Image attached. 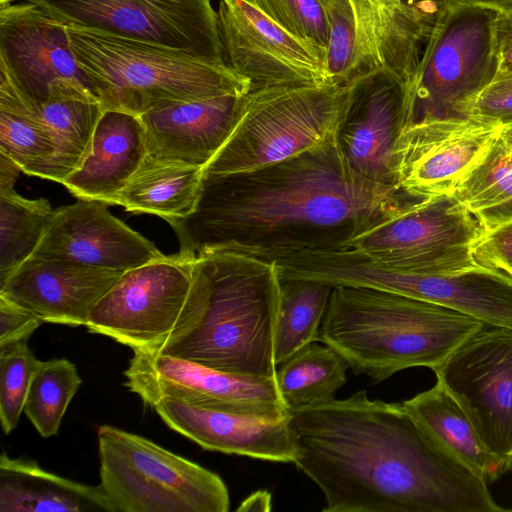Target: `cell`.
Here are the masks:
<instances>
[{
    "instance_id": "6da1fadb",
    "label": "cell",
    "mask_w": 512,
    "mask_h": 512,
    "mask_svg": "<svg viewBox=\"0 0 512 512\" xmlns=\"http://www.w3.org/2000/svg\"><path fill=\"white\" fill-rule=\"evenodd\" d=\"M337 134L252 172L204 174L193 212L168 222L179 252L195 257L229 250L271 260L300 250L343 249L357 234L419 201L356 173Z\"/></svg>"
},
{
    "instance_id": "7a4b0ae2",
    "label": "cell",
    "mask_w": 512,
    "mask_h": 512,
    "mask_svg": "<svg viewBox=\"0 0 512 512\" xmlns=\"http://www.w3.org/2000/svg\"><path fill=\"white\" fill-rule=\"evenodd\" d=\"M290 412L294 464L320 488L323 512L506 511L402 403L361 390Z\"/></svg>"
},
{
    "instance_id": "3957f363",
    "label": "cell",
    "mask_w": 512,
    "mask_h": 512,
    "mask_svg": "<svg viewBox=\"0 0 512 512\" xmlns=\"http://www.w3.org/2000/svg\"><path fill=\"white\" fill-rule=\"evenodd\" d=\"M281 279L276 263L214 250L193 259L197 318L156 352L234 374L275 377Z\"/></svg>"
},
{
    "instance_id": "277c9868",
    "label": "cell",
    "mask_w": 512,
    "mask_h": 512,
    "mask_svg": "<svg viewBox=\"0 0 512 512\" xmlns=\"http://www.w3.org/2000/svg\"><path fill=\"white\" fill-rule=\"evenodd\" d=\"M485 325L434 302L367 287H333L317 341L375 383L412 367L434 369Z\"/></svg>"
},
{
    "instance_id": "5b68a950",
    "label": "cell",
    "mask_w": 512,
    "mask_h": 512,
    "mask_svg": "<svg viewBox=\"0 0 512 512\" xmlns=\"http://www.w3.org/2000/svg\"><path fill=\"white\" fill-rule=\"evenodd\" d=\"M67 28L78 63L101 88L105 109L140 116L174 103L250 91L249 82L226 65L147 42Z\"/></svg>"
},
{
    "instance_id": "8992f818",
    "label": "cell",
    "mask_w": 512,
    "mask_h": 512,
    "mask_svg": "<svg viewBox=\"0 0 512 512\" xmlns=\"http://www.w3.org/2000/svg\"><path fill=\"white\" fill-rule=\"evenodd\" d=\"M351 88L352 83L249 91L233 132L204 174L252 172L326 142L338 133Z\"/></svg>"
},
{
    "instance_id": "52a82bcc",
    "label": "cell",
    "mask_w": 512,
    "mask_h": 512,
    "mask_svg": "<svg viewBox=\"0 0 512 512\" xmlns=\"http://www.w3.org/2000/svg\"><path fill=\"white\" fill-rule=\"evenodd\" d=\"M100 486L119 512H227L228 489L216 473L151 440L98 428Z\"/></svg>"
},
{
    "instance_id": "ba28073f",
    "label": "cell",
    "mask_w": 512,
    "mask_h": 512,
    "mask_svg": "<svg viewBox=\"0 0 512 512\" xmlns=\"http://www.w3.org/2000/svg\"><path fill=\"white\" fill-rule=\"evenodd\" d=\"M330 39L327 83L384 71L414 84L435 13L430 0H322Z\"/></svg>"
},
{
    "instance_id": "9c48e42d",
    "label": "cell",
    "mask_w": 512,
    "mask_h": 512,
    "mask_svg": "<svg viewBox=\"0 0 512 512\" xmlns=\"http://www.w3.org/2000/svg\"><path fill=\"white\" fill-rule=\"evenodd\" d=\"M499 11L443 0L415 78V122L467 118L499 69Z\"/></svg>"
},
{
    "instance_id": "30bf717a",
    "label": "cell",
    "mask_w": 512,
    "mask_h": 512,
    "mask_svg": "<svg viewBox=\"0 0 512 512\" xmlns=\"http://www.w3.org/2000/svg\"><path fill=\"white\" fill-rule=\"evenodd\" d=\"M194 257L181 252L129 269L98 301L87 329L134 350L158 351L197 318Z\"/></svg>"
},
{
    "instance_id": "8fae6325",
    "label": "cell",
    "mask_w": 512,
    "mask_h": 512,
    "mask_svg": "<svg viewBox=\"0 0 512 512\" xmlns=\"http://www.w3.org/2000/svg\"><path fill=\"white\" fill-rule=\"evenodd\" d=\"M484 230L454 194L414 202L347 242L375 262L421 273H455L480 266L473 246Z\"/></svg>"
},
{
    "instance_id": "7c38bea8",
    "label": "cell",
    "mask_w": 512,
    "mask_h": 512,
    "mask_svg": "<svg viewBox=\"0 0 512 512\" xmlns=\"http://www.w3.org/2000/svg\"><path fill=\"white\" fill-rule=\"evenodd\" d=\"M76 29L169 48L225 65L211 0H24Z\"/></svg>"
},
{
    "instance_id": "4fadbf2b",
    "label": "cell",
    "mask_w": 512,
    "mask_h": 512,
    "mask_svg": "<svg viewBox=\"0 0 512 512\" xmlns=\"http://www.w3.org/2000/svg\"><path fill=\"white\" fill-rule=\"evenodd\" d=\"M0 71L29 105L61 98L102 104L99 84L72 51L67 26L30 2L0 6Z\"/></svg>"
},
{
    "instance_id": "5bb4252c",
    "label": "cell",
    "mask_w": 512,
    "mask_h": 512,
    "mask_svg": "<svg viewBox=\"0 0 512 512\" xmlns=\"http://www.w3.org/2000/svg\"><path fill=\"white\" fill-rule=\"evenodd\" d=\"M432 370L504 473L512 471V329L485 325Z\"/></svg>"
},
{
    "instance_id": "9a60e30c",
    "label": "cell",
    "mask_w": 512,
    "mask_h": 512,
    "mask_svg": "<svg viewBox=\"0 0 512 512\" xmlns=\"http://www.w3.org/2000/svg\"><path fill=\"white\" fill-rule=\"evenodd\" d=\"M124 376L125 386L149 407L162 399H173L267 421L291 415L275 377L224 372L147 350L133 351Z\"/></svg>"
},
{
    "instance_id": "2e32d148",
    "label": "cell",
    "mask_w": 512,
    "mask_h": 512,
    "mask_svg": "<svg viewBox=\"0 0 512 512\" xmlns=\"http://www.w3.org/2000/svg\"><path fill=\"white\" fill-rule=\"evenodd\" d=\"M224 64L259 89L328 84L326 52L286 32L247 0H220Z\"/></svg>"
},
{
    "instance_id": "e0dca14e",
    "label": "cell",
    "mask_w": 512,
    "mask_h": 512,
    "mask_svg": "<svg viewBox=\"0 0 512 512\" xmlns=\"http://www.w3.org/2000/svg\"><path fill=\"white\" fill-rule=\"evenodd\" d=\"M414 122V84L384 71L353 82L337 134L347 163L372 182L398 187L397 148Z\"/></svg>"
},
{
    "instance_id": "ac0fdd59",
    "label": "cell",
    "mask_w": 512,
    "mask_h": 512,
    "mask_svg": "<svg viewBox=\"0 0 512 512\" xmlns=\"http://www.w3.org/2000/svg\"><path fill=\"white\" fill-rule=\"evenodd\" d=\"M500 130L471 118L414 122L397 148L398 187L419 200L453 194Z\"/></svg>"
},
{
    "instance_id": "d6986e66",
    "label": "cell",
    "mask_w": 512,
    "mask_h": 512,
    "mask_svg": "<svg viewBox=\"0 0 512 512\" xmlns=\"http://www.w3.org/2000/svg\"><path fill=\"white\" fill-rule=\"evenodd\" d=\"M344 280L349 286L434 302L487 325L512 329V279L484 267L455 273H421L354 255L345 266Z\"/></svg>"
},
{
    "instance_id": "ffe728a7",
    "label": "cell",
    "mask_w": 512,
    "mask_h": 512,
    "mask_svg": "<svg viewBox=\"0 0 512 512\" xmlns=\"http://www.w3.org/2000/svg\"><path fill=\"white\" fill-rule=\"evenodd\" d=\"M32 256L124 272L165 255L104 203L78 199L54 210Z\"/></svg>"
},
{
    "instance_id": "44dd1931",
    "label": "cell",
    "mask_w": 512,
    "mask_h": 512,
    "mask_svg": "<svg viewBox=\"0 0 512 512\" xmlns=\"http://www.w3.org/2000/svg\"><path fill=\"white\" fill-rule=\"evenodd\" d=\"M122 274L31 256L0 284V295L43 323L85 326L95 305Z\"/></svg>"
},
{
    "instance_id": "7402d4cb",
    "label": "cell",
    "mask_w": 512,
    "mask_h": 512,
    "mask_svg": "<svg viewBox=\"0 0 512 512\" xmlns=\"http://www.w3.org/2000/svg\"><path fill=\"white\" fill-rule=\"evenodd\" d=\"M164 423L202 448L273 462L295 461L290 417L267 421L162 399L152 407Z\"/></svg>"
},
{
    "instance_id": "603a6c76",
    "label": "cell",
    "mask_w": 512,
    "mask_h": 512,
    "mask_svg": "<svg viewBox=\"0 0 512 512\" xmlns=\"http://www.w3.org/2000/svg\"><path fill=\"white\" fill-rule=\"evenodd\" d=\"M245 95L179 102L140 115L148 154L204 169L233 132Z\"/></svg>"
},
{
    "instance_id": "cb8c5ba5",
    "label": "cell",
    "mask_w": 512,
    "mask_h": 512,
    "mask_svg": "<svg viewBox=\"0 0 512 512\" xmlns=\"http://www.w3.org/2000/svg\"><path fill=\"white\" fill-rule=\"evenodd\" d=\"M147 154L140 116L105 109L94 130L89 154L61 184L78 199L114 205Z\"/></svg>"
},
{
    "instance_id": "d4e9b609",
    "label": "cell",
    "mask_w": 512,
    "mask_h": 512,
    "mask_svg": "<svg viewBox=\"0 0 512 512\" xmlns=\"http://www.w3.org/2000/svg\"><path fill=\"white\" fill-rule=\"evenodd\" d=\"M117 512L100 485L90 486L42 469L36 461L0 457V512Z\"/></svg>"
},
{
    "instance_id": "484cf974",
    "label": "cell",
    "mask_w": 512,
    "mask_h": 512,
    "mask_svg": "<svg viewBox=\"0 0 512 512\" xmlns=\"http://www.w3.org/2000/svg\"><path fill=\"white\" fill-rule=\"evenodd\" d=\"M204 177L202 167L147 154L117 195L114 205L135 214H151L167 222L193 212Z\"/></svg>"
},
{
    "instance_id": "4316f807",
    "label": "cell",
    "mask_w": 512,
    "mask_h": 512,
    "mask_svg": "<svg viewBox=\"0 0 512 512\" xmlns=\"http://www.w3.org/2000/svg\"><path fill=\"white\" fill-rule=\"evenodd\" d=\"M402 405L436 440L487 483L505 474L481 442L465 411L440 382Z\"/></svg>"
},
{
    "instance_id": "83f0119b",
    "label": "cell",
    "mask_w": 512,
    "mask_h": 512,
    "mask_svg": "<svg viewBox=\"0 0 512 512\" xmlns=\"http://www.w3.org/2000/svg\"><path fill=\"white\" fill-rule=\"evenodd\" d=\"M25 105L49 128L55 143L54 153L34 176L62 183L89 154L94 130L105 108L99 102L76 98Z\"/></svg>"
},
{
    "instance_id": "f1b7e54d",
    "label": "cell",
    "mask_w": 512,
    "mask_h": 512,
    "mask_svg": "<svg viewBox=\"0 0 512 512\" xmlns=\"http://www.w3.org/2000/svg\"><path fill=\"white\" fill-rule=\"evenodd\" d=\"M453 194L484 233L512 221V151L500 133Z\"/></svg>"
},
{
    "instance_id": "f546056e",
    "label": "cell",
    "mask_w": 512,
    "mask_h": 512,
    "mask_svg": "<svg viewBox=\"0 0 512 512\" xmlns=\"http://www.w3.org/2000/svg\"><path fill=\"white\" fill-rule=\"evenodd\" d=\"M348 367L333 348L315 341L280 364L275 379L291 410L333 400L347 381Z\"/></svg>"
},
{
    "instance_id": "4dcf8cb0",
    "label": "cell",
    "mask_w": 512,
    "mask_h": 512,
    "mask_svg": "<svg viewBox=\"0 0 512 512\" xmlns=\"http://www.w3.org/2000/svg\"><path fill=\"white\" fill-rule=\"evenodd\" d=\"M333 287L305 280H281L280 303L274 335L278 367L302 348L317 341Z\"/></svg>"
},
{
    "instance_id": "1f68e13d",
    "label": "cell",
    "mask_w": 512,
    "mask_h": 512,
    "mask_svg": "<svg viewBox=\"0 0 512 512\" xmlns=\"http://www.w3.org/2000/svg\"><path fill=\"white\" fill-rule=\"evenodd\" d=\"M49 128L25 105L8 76L0 71V151L27 175H35L54 153Z\"/></svg>"
},
{
    "instance_id": "d6a6232c",
    "label": "cell",
    "mask_w": 512,
    "mask_h": 512,
    "mask_svg": "<svg viewBox=\"0 0 512 512\" xmlns=\"http://www.w3.org/2000/svg\"><path fill=\"white\" fill-rule=\"evenodd\" d=\"M53 213L46 198L0 191V284L33 255Z\"/></svg>"
},
{
    "instance_id": "836d02e7",
    "label": "cell",
    "mask_w": 512,
    "mask_h": 512,
    "mask_svg": "<svg viewBox=\"0 0 512 512\" xmlns=\"http://www.w3.org/2000/svg\"><path fill=\"white\" fill-rule=\"evenodd\" d=\"M82 384L75 365L65 358L43 361L34 374L24 413L42 437L56 435L68 405Z\"/></svg>"
},
{
    "instance_id": "e575fe53",
    "label": "cell",
    "mask_w": 512,
    "mask_h": 512,
    "mask_svg": "<svg viewBox=\"0 0 512 512\" xmlns=\"http://www.w3.org/2000/svg\"><path fill=\"white\" fill-rule=\"evenodd\" d=\"M23 340L0 346V419L5 434L18 425L31 380L41 366Z\"/></svg>"
},
{
    "instance_id": "d590c367",
    "label": "cell",
    "mask_w": 512,
    "mask_h": 512,
    "mask_svg": "<svg viewBox=\"0 0 512 512\" xmlns=\"http://www.w3.org/2000/svg\"><path fill=\"white\" fill-rule=\"evenodd\" d=\"M289 34L326 52L329 22L322 0H247Z\"/></svg>"
},
{
    "instance_id": "8d00e7d4",
    "label": "cell",
    "mask_w": 512,
    "mask_h": 512,
    "mask_svg": "<svg viewBox=\"0 0 512 512\" xmlns=\"http://www.w3.org/2000/svg\"><path fill=\"white\" fill-rule=\"evenodd\" d=\"M466 117L500 128L512 125V74L496 76L473 101Z\"/></svg>"
},
{
    "instance_id": "74e56055",
    "label": "cell",
    "mask_w": 512,
    "mask_h": 512,
    "mask_svg": "<svg viewBox=\"0 0 512 512\" xmlns=\"http://www.w3.org/2000/svg\"><path fill=\"white\" fill-rule=\"evenodd\" d=\"M472 253L480 266L512 279V221L484 233Z\"/></svg>"
},
{
    "instance_id": "f35d334b",
    "label": "cell",
    "mask_w": 512,
    "mask_h": 512,
    "mask_svg": "<svg viewBox=\"0 0 512 512\" xmlns=\"http://www.w3.org/2000/svg\"><path fill=\"white\" fill-rule=\"evenodd\" d=\"M43 321L0 295V346L28 340Z\"/></svg>"
},
{
    "instance_id": "ab89813d",
    "label": "cell",
    "mask_w": 512,
    "mask_h": 512,
    "mask_svg": "<svg viewBox=\"0 0 512 512\" xmlns=\"http://www.w3.org/2000/svg\"><path fill=\"white\" fill-rule=\"evenodd\" d=\"M19 166L6 154L0 151V191L14 189L19 173Z\"/></svg>"
},
{
    "instance_id": "60d3db41",
    "label": "cell",
    "mask_w": 512,
    "mask_h": 512,
    "mask_svg": "<svg viewBox=\"0 0 512 512\" xmlns=\"http://www.w3.org/2000/svg\"><path fill=\"white\" fill-rule=\"evenodd\" d=\"M271 509V495L267 491H257L247 497L237 508V511H269Z\"/></svg>"
},
{
    "instance_id": "b9f144b4",
    "label": "cell",
    "mask_w": 512,
    "mask_h": 512,
    "mask_svg": "<svg viewBox=\"0 0 512 512\" xmlns=\"http://www.w3.org/2000/svg\"><path fill=\"white\" fill-rule=\"evenodd\" d=\"M512 74V38L499 42V69L496 76Z\"/></svg>"
},
{
    "instance_id": "7bdbcfd3",
    "label": "cell",
    "mask_w": 512,
    "mask_h": 512,
    "mask_svg": "<svg viewBox=\"0 0 512 512\" xmlns=\"http://www.w3.org/2000/svg\"><path fill=\"white\" fill-rule=\"evenodd\" d=\"M462 4L490 8L500 13L512 11V0H449Z\"/></svg>"
},
{
    "instance_id": "ee69618b",
    "label": "cell",
    "mask_w": 512,
    "mask_h": 512,
    "mask_svg": "<svg viewBox=\"0 0 512 512\" xmlns=\"http://www.w3.org/2000/svg\"><path fill=\"white\" fill-rule=\"evenodd\" d=\"M497 31L499 42L512 38V11L499 12Z\"/></svg>"
},
{
    "instance_id": "f6af8a7d",
    "label": "cell",
    "mask_w": 512,
    "mask_h": 512,
    "mask_svg": "<svg viewBox=\"0 0 512 512\" xmlns=\"http://www.w3.org/2000/svg\"><path fill=\"white\" fill-rule=\"evenodd\" d=\"M15 0H0V6L11 4Z\"/></svg>"
}]
</instances>
